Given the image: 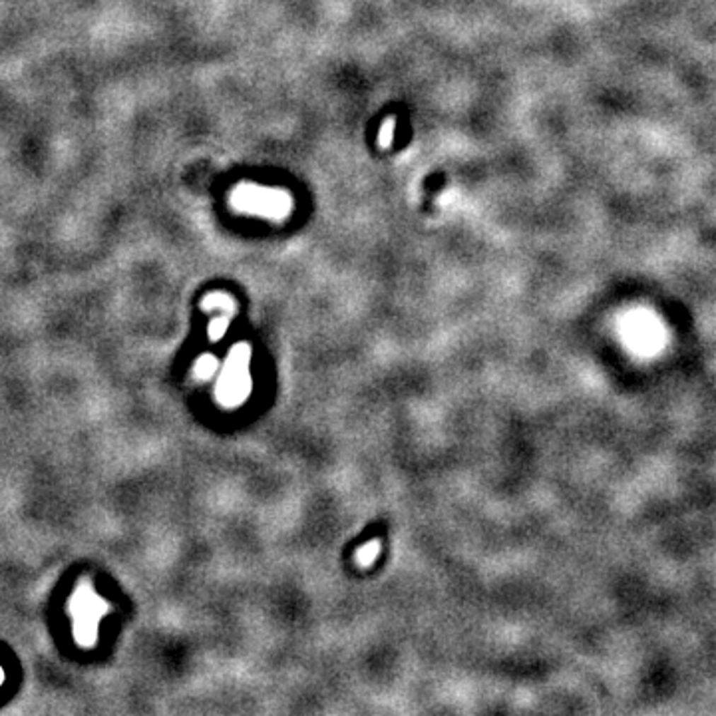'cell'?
<instances>
[{
	"label": "cell",
	"mask_w": 716,
	"mask_h": 716,
	"mask_svg": "<svg viewBox=\"0 0 716 716\" xmlns=\"http://www.w3.org/2000/svg\"><path fill=\"white\" fill-rule=\"evenodd\" d=\"M390 134H392V122H388L386 127H384V139H380V146H388Z\"/></svg>",
	"instance_id": "cell-1"
},
{
	"label": "cell",
	"mask_w": 716,
	"mask_h": 716,
	"mask_svg": "<svg viewBox=\"0 0 716 716\" xmlns=\"http://www.w3.org/2000/svg\"><path fill=\"white\" fill-rule=\"evenodd\" d=\"M0 683H2V671H0Z\"/></svg>",
	"instance_id": "cell-2"
}]
</instances>
